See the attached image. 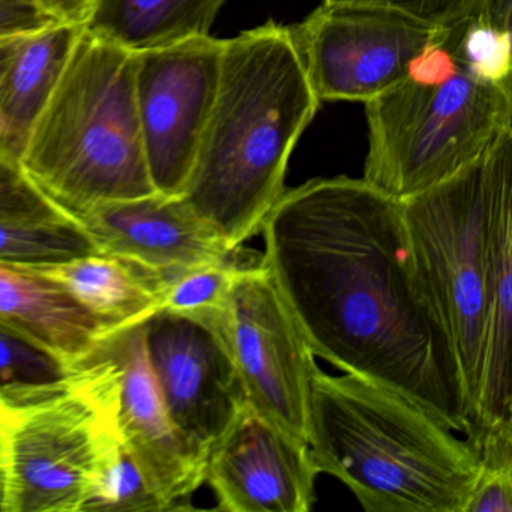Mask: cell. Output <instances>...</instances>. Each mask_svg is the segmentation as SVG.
<instances>
[{
	"label": "cell",
	"mask_w": 512,
	"mask_h": 512,
	"mask_svg": "<svg viewBox=\"0 0 512 512\" xmlns=\"http://www.w3.org/2000/svg\"><path fill=\"white\" fill-rule=\"evenodd\" d=\"M260 232L263 263L314 355L469 434L454 347L400 200L364 179H314L284 191Z\"/></svg>",
	"instance_id": "obj_1"
},
{
	"label": "cell",
	"mask_w": 512,
	"mask_h": 512,
	"mask_svg": "<svg viewBox=\"0 0 512 512\" xmlns=\"http://www.w3.org/2000/svg\"><path fill=\"white\" fill-rule=\"evenodd\" d=\"M320 104L290 26L268 22L224 40L217 97L182 196L230 250L262 230L283 196L290 155Z\"/></svg>",
	"instance_id": "obj_2"
},
{
	"label": "cell",
	"mask_w": 512,
	"mask_h": 512,
	"mask_svg": "<svg viewBox=\"0 0 512 512\" xmlns=\"http://www.w3.org/2000/svg\"><path fill=\"white\" fill-rule=\"evenodd\" d=\"M308 446L368 512H463L481 455L398 392L317 368Z\"/></svg>",
	"instance_id": "obj_3"
},
{
	"label": "cell",
	"mask_w": 512,
	"mask_h": 512,
	"mask_svg": "<svg viewBox=\"0 0 512 512\" xmlns=\"http://www.w3.org/2000/svg\"><path fill=\"white\" fill-rule=\"evenodd\" d=\"M134 77V53L82 29L23 146V172L74 223L97 206L155 193Z\"/></svg>",
	"instance_id": "obj_4"
},
{
	"label": "cell",
	"mask_w": 512,
	"mask_h": 512,
	"mask_svg": "<svg viewBox=\"0 0 512 512\" xmlns=\"http://www.w3.org/2000/svg\"><path fill=\"white\" fill-rule=\"evenodd\" d=\"M119 368L104 353L65 382L0 394L7 512H80L119 428Z\"/></svg>",
	"instance_id": "obj_5"
},
{
	"label": "cell",
	"mask_w": 512,
	"mask_h": 512,
	"mask_svg": "<svg viewBox=\"0 0 512 512\" xmlns=\"http://www.w3.org/2000/svg\"><path fill=\"white\" fill-rule=\"evenodd\" d=\"M364 181L394 199L430 190L512 136V88L479 80L463 64L436 85L401 80L365 103Z\"/></svg>",
	"instance_id": "obj_6"
},
{
	"label": "cell",
	"mask_w": 512,
	"mask_h": 512,
	"mask_svg": "<svg viewBox=\"0 0 512 512\" xmlns=\"http://www.w3.org/2000/svg\"><path fill=\"white\" fill-rule=\"evenodd\" d=\"M509 146L512 136L448 181L401 202L416 260L454 347L470 428L487 302L488 208L497 164Z\"/></svg>",
	"instance_id": "obj_7"
},
{
	"label": "cell",
	"mask_w": 512,
	"mask_h": 512,
	"mask_svg": "<svg viewBox=\"0 0 512 512\" xmlns=\"http://www.w3.org/2000/svg\"><path fill=\"white\" fill-rule=\"evenodd\" d=\"M215 331L244 383L248 406L308 443L316 355L262 254L236 266Z\"/></svg>",
	"instance_id": "obj_8"
},
{
	"label": "cell",
	"mask_w": 512,
	"mask_h": 512,
	"mask_svg": "<svg viewBox=\"0 0 512 512\" xmlns=\"http://www.w3.org/2000/svg\"><path fill=\"white\" fill-rule=\"evenodd\" d=\"M290 31L320 103H368L406 79L413 58L448 29L388 8L323 2Z\"/></svg>",
	"instance_id": "obj_9"
},
{
	"label": "cell",
	"mask_w": 512,
	"mask_h": 512,
	"mask_svg": "<svg viewBox=\"0 0 512 512\" xmlns=\"http://www.w3.org/2000/svg\"><path fill=\"white\" fill-rule=\"evenodd\" d=\"M224 40L206 35L136 55L137 116L155 191L182 196L220 83Z\"/></svg>",
	"instance_id": "obj_10"
},
{
	"label": "cell",
	"mask_w": 512,
	"mask_h": 512,
	"mask_svg": "<svg viewBox=\"0 0 512 512\" xmlns=\"http://www.w3.org/2000/svg\"><path fill=\"white\" fill-rule=\"evenodd\" d=\"M143 329L170 418L206 460L248 404L235 361L221 335L199 320L161 310Z\"/></svg>",
	"instance_id": "obj_11"
},
{
	"label": "cell",
	"mask_w": 512,
	"mask_h": 512,
	"mask_svg": "<svg viewBox=\"0 0 512 512\" xmlns=\"http://www.w3.org/2000/svg\"><path fill=\"white\" fill-rule=\"evenodd\" d=\"M317 475L308 443L248 404L206 458L205 482L227 512H308Z\"/></svg>",
	"instance_id": "obj_12"
},
{
	"label": "cell",
	"mask_w": 512,
	"mask_h": 512,
	"mask_svg": "<svg viewBox=\"0 0 512 512\" xmlns=\"http://www.w3.org/2000/svg\"><path fill=\"white\" fill-rule=\"evenodd\" d=\"M143 323L107 335L95 350L119 368L118 421L125 443L172 509H188L205 482L206 460L170 418L149 364Z\"/></svg>",
	"instance_id": "obj_13"
},
{
	"label": "cell",
	"mask_w": 512,
	"mask_h": 512,
	"mask_svg": "<svg viewBox=\"0 0 512 512\" xmlns=\"http://www.w3.org/2000/svg\"><path fill=\"white\" fill-rule=\"evenodd\" d=\"M98 250L172 280L181 272L239 259L223 236L185 200L155 193L97 206L76 220Z\"/></svg>",
	"instance_id": "obj_14"
},
{
	"label": "cell",
	"mask_w": 512,
	"mask_h": 512,
	"mask_svg": "<svg viewBox=\"0 0 512 512\" xmlns=\"http://www.w3.org/2000/svg\"><path fill=\"white\" fill-rule=\"evenodd\" d=\"M488 281L478 391L467 442L512 443V146L503 152L488 208Z\"/></svg>",
	"instance_id": "obj_15"
},
{
	"label": "cell",
	"mask_w": 512,
	"mask_h": 512,
	"mask_svg": "<svg viewBox=\"0 0 512 512\" xmlns=\"http://www.w3.org/2000/svg\"><path fill=\"white\" fill-rule=\"evenodd\" d=\"M0 322L73 365L88 358L110 335L64 284L35 266L2 262Z\"/></svg>",
	"instance_id": "obj_16"
},
{
	"label": "cell",
	"mask_w": 512,
	"mask_h": 512,
	"mask_svg": "<svg viewBox=\"0 0 512 512\" xmlns=\"http://www.w3.org/2000/svg\"><path fill=\"white\" fill-rule=\"evenodd\" d=\"M35 268L64 284L110 334L140 325L158 313L167 283L164 275L103 251Z\"/></svg>",
	"instance_id": "obj_17"
},
{
	"label": "cell",
	"mask_w": 512,
	"mask_h": 512,
	"mask_svg": "<svg viewBox=\"0 0 512 512\" xmlns=\"http://www.w3.org/2000/svg\"><path fill=\"white\" fill-rule=\"evenodd\" d=\"M82 29L83 26L55 23L17 41L0 76V124L17 158L58 86Z\"/></svg>",
	"instance_id": "obj_18"
},
{
	"label": "cell",
	"mask_w": 512,
	"mask_h": 512,
	"mask_svg": "<svg viewBox=\"0 0 512 512\" xmlns=\"http://www.w3.org/2000/svg\"><path fill=\"white\" fill-rule=\"evenodd\" d=\"M224 0H94L88 34L130 53L206 37Z\"/></svg>",
	"instance_id": "obj_19"
},
{
	"label": "cell",
	"mask_w": 512,
	"mask_h": 512,
	"mask_svg": "<svg viewBox=\"0 0 512 512\" xmlns=\"http://www.w3.org/2000/svg\"><path fill=\"white\" fill-rule=\"evenodd\" d=\"M95 242L74 221L0 218V262L50 266L98 253Z\"/></svg>",
	"instance_id": "obj_20"
},
{
	"label": "cell",
	"mask_w": 512,
	"mask_h": 512,
	"mask_svg": "<svg viewBox=\"0 0 512 512\" xmlns=\"http://www.w3.org/2000/svg\"><path fill=\"white\" fill-rule=\"evenodd\" d=\"M172 511L124 437L101 464L82 512Z\"/></svg>",
	"instance_id": "obj_21"
},
{
	"label": "cell",
	"mask_w": 512,
	"mask_h": 512,
	"mask_svg": "<svg viewBox=\"0 0 512 512\" xmlns=\"http://www.w3.org/2000/svg\"><path fill=\"white\" fill-rule=\"evenodd\" d=\"M239 260L197 266L176 275L164 286L161 310L217 328L229 301L236 266L242 263Z\"/></svg>",
	"instance_id": "obj_22"
},
{
	"label": "cell",
	"mask_w": 512,
	"mask_h": 512,
	"mask_svg": "<svg viewBox=\"0 0 512 512\" xmlns=\"http://www.w3.org/2000/svg\"><path fill=\"white\" fill-rule=\"evenodd\" d=\"M77 364L0 322V394H19L65 382Z\"/></svg>",
	"instance_id": "obj_23"
},
{
	"label": "cell",
	"mask_w": 512,
	"mask_h": 512,
	"mask_svg": "<svg viewBox=\"0 0 512 512\" xmlns=\"http://www.w3.org/2000/svg\"><path fill=\"white\" fill-rule=\"evenodd\" d=\"M449 43L470 74L493 85L512 86L511 31L476 17L449 29Z\"/></svg>",
	"instance_id": "obj_24"
},
{
	"label": "cell",
	"mask_w": 512,
	"mask_h": 512,
	"mask_svg": "<svg viewBox=\"0 0 512 512\" xmlns=\"http://www.w3.org/2000/svg\"><path fill=\"white\" fill-rule=\"evenodd\" d=\"M0 218L73 221L29 181L20 161L4 149H0Z\"/></svg>",
	"instance_id": "obj_25"
},
{
	"label": "cell",
	"mask_w": 512,
	"mask_h": 512,
	"mask_svg": "<svg viewBox=\"0 0 512 512\" xmlns=\"http://www.w3.org/2000/svg\"><path fill=\"white\" fill-rule=\"evenodd\" d=\"M332 4L367 5L398 11L427 25L452 29L481 16L487 0H323Z\"/></svg>",
	"instance_id": "obj_26"
},
{
	"label": "cell",
	"mask_w": 512,
	"mask_h": 512,
	"mask_svg": "<svg viewBox=\"0 0 512 512\" xmlns=\"http://www.w3.org/2000/svg\"><path fill=\"white\" fill-rule=\"evenodd\" d=\"M481 461V473L463 512H512V457Z\"/></svg>",
	"instance_id": "obj_27"
},
{
	"label": "cell",
	"mask_w": 512,
	"mask_h": 512,
	"mask_svg": "<svg viewBox=\"0 0 512 512\" xmlns=\"http://www.w3.org/2000/svg\"><path fill=\"white\" fill-rule=\"evenodd\" d=\"M35 0H0V43L19 40L55 25Z\"/></svg>",
	"instance_id": "obj_28"
},
{
	"label": "cell",
	"mask_w": 512,
	"mask_h": 512,
	"mask_svg": "<svg viewBox=\"0 0 512 512\" xmlns=\"http://www.w3.org/2000/svg\"><path fill=\"white\" fill-rule=\"evenodd\" d=\"M35 2L58 22L83 26L94 0H35Z\"/></svg>",
	"instance_id": "obj_29"
},
{
	"label": "cell",
	"mask_w": 512,
	"mask_h": 512,
	"mask_svg": "<svg viewBox=\"0 0 512 512\" xmlns=\"http://www.w3.org/2000/svg\"><path fill=\"white\" fill-rule=\"evenodd\" d=\"M512 0H487L479 19L505 31H511Z\"/></svg>",
	"instance_id": "obj_30"
},
{
	"label": "cell",
	"mask_w": 512,
	"mask_h": 512,
	"mask_svg": "<svg viewBox=\"0 0 512 512\" xmlns=\"http://www.w3.org/2000/svg\"><path fill=\"white\" fill-rule=\"evenodd\" d=\"M19 40L5 41V43H0V76H2V73H4L8 61H10L11 56H13L14 50H16L17 41ZM0 149H4V151L13 154V152H11L10 146H8L7 137H5L2 124H0ZM14 157H16V155H14ZM17 160H19V158H17Z\"/></svg>",
	"instance_id": "obj_31"
},
{
	"label": "cell",
	"mask_w": 512,
	"mask_h": 512,
	"mask_svg": "<svg viewBox=\"0 0 512 512\" xmlns=\"http://www.w3.org/2000/svg\"><path fill=\"white\" fill-rule=\"evenodd\" d=\"M7 464H5V446L0 431V512H7Z\"/></svg>",
	"instance_id": "obj_32"
}]
</instances>
